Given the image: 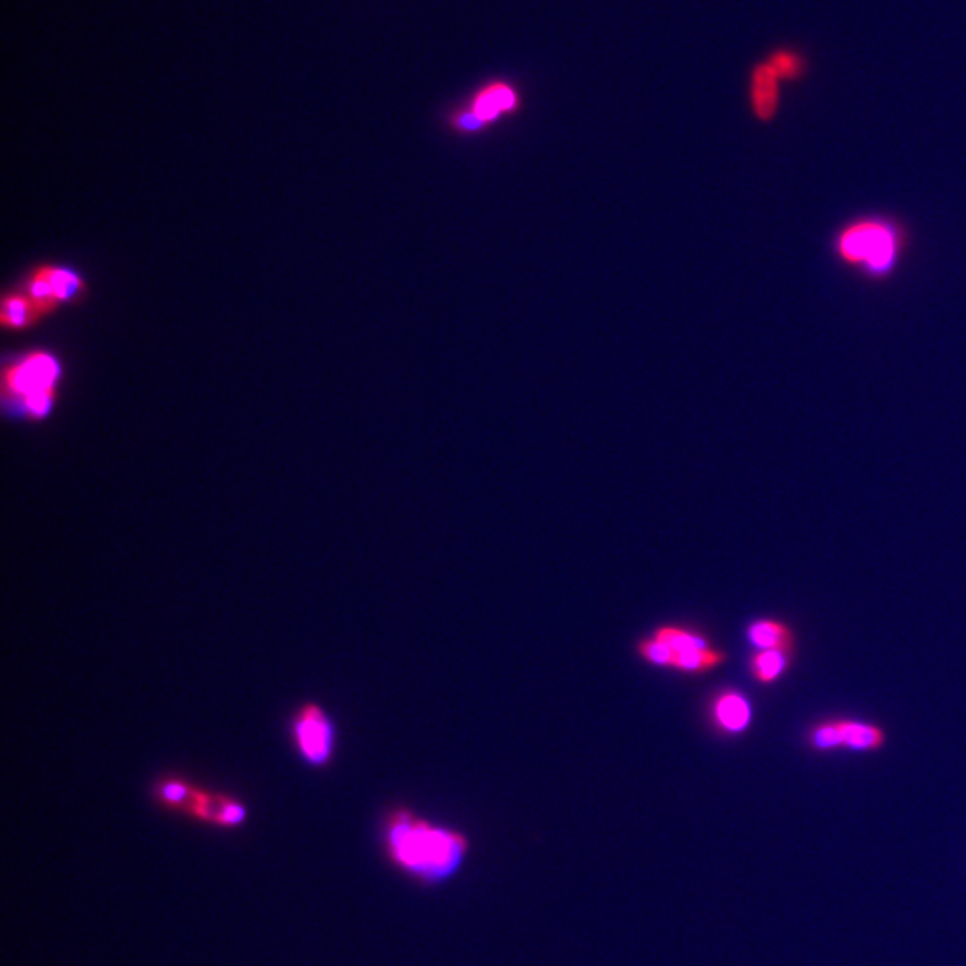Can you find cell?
<instances>
[{"label":"cell","mask_w":966,"mask_h":966,"mask_svg":"<svg viewBox=\"0 0 966 966\" xmlns=\"http://www.w3.org/2000/svg\"><path fill=\"white\" fill-rule=\"evenodd\" d=\"M387 848L394 863L423 881H442L461 867L469 842L462 832L433 826L400 809L389 818Z\"/></svg>","instance_id":"obj_1"},{"label":"cell","mask_w":966,"mask_h":966,"mask_svg":"<svg viewBox=\"0 0 966 966\" xmlns=\"http://www.w3.org/2000/svg\"><path fill=\"white\" fill-rule=\"evenodd\" d=\"M906 244L907 233L901 222L871 216L843 225L832 241V250L846 267L882 281L895 274Z\"/></svg>","instance_id":"obj_2"},{"label":"cell","mask_w":966,"mask_h":966,"mask_svg":"<svg viewBox=\"0 0 966 966\" xmlns=\"http://www.w3.org/2000/svg\"><path fill=\"white\" fill-rule=\"evenodd\" d=\"M292 737L301 757L311 767H325L335 750V725L319 704L299 707L292 720Z\"/></svg>","instance_id":"obj_3"},{"label":"cell","mask_w":966,"mask_h":966,"mask_svg":"<svg viewBox=\"0 0 966 966\" xmlns=\"http://www.w3.org/2000/svg\"><path fill=\"white\" fill-rule=\"evenodd\" d=\"M58 378H60V364L54 356L36 351L25 356L24 360L5 367L2 391L5 396L19 398L22 401L33 392L56 389Z\"/></svg>","instance_id":"obj_4"},{"label":"cell","mask_w":966,"mask_h":966,"mask_svg":"<svg viewBox=\"0 0 966 966\" xmlns=\"http://www.w3.org/2000/svg\"><path fill=\"white\" fill-rule=\"evenodd\" d=\"M709 718L721 736H743L754 723V706L739 689H721L712 696Z\"/></svg>","instance_id":"obj_5"},{"label":"cell","mask_w":966,"mask_h":966,"mask_svg":"<svg viewBox=\"0 0 966 966\" xmlns=\"http://www.w3.org/2000/svg\"><path fill=\"white\" fill-rule=\"evenodd\" d=\"M178 809L191 812L192 817L200 818V820L219 823V826H239L246 820V807L239 802L233 800L230 796L203 792L191 784L186 787L185 796Z\"/></svg>","instance_id":"obj_6"},{"label":"cell","mask_w":966,"mask_h":966,"mask_svg":"<svg viewBox=\"0 0 966 966\" xmlns=\"http://www.w3.org/2000/svg\"><path fill=\"white\" fill-rule=\"evenodd\" d=\"M517 105H519L517 91L506 83L494 81L476 91L469 105V115L456 117V122H462L473 130L475 124H489L498 121L501 115L517 110Z\"/></svg>","instance_id":"obj_7"},{"label":"cell","mask_w":966,"mask_h":966,"mask_svg":"<svg viewBox=\"0 0 966 966\" xmlns=\"http://www.w3.org/2000/svg\"><path fill=\"white\" fill-rule=\"evenodd\" d=\"M781 75L777 74L770 61H762L750 75V106L757 121L771 122L779 111L781 100Z\"/></svg>","instance_id":"obj_8"},{"label":"cell","mask_w":966,"mask_h":966,"mask_svg":"<svg viewBox=\"0 0 966 966\" xmlns=\"http://www.w3.org/2000/svg\"><path fill=\"white\" fill-rule=\"evenodd\" d=\"M745 637L756 650H795L796 636L786 621L777 617H759L746 625Z\"/></svg>","instance_id":"obj_9"},{"label":"cell","mask_w":966,"mask_h":966,"mask_svg":"<svg viewBox=\"0 0 966 966\" xmlns=\"http://www.w3.org/2000/svg\"><path fill=\"white\" fill-rule=\"evenodd\" d=\"M842 729L843 750L857 751V754H870L879 751L886 746L888 734L881 725L868 723V721L848 720L837 718Z\"/></svg>","instance_id":"obj_10"},{"label":"cell","mask_w":966,"mask_h":966,"mask_svg":"<svg viewBox=\"0 0 966 966\" xmlns=\"http://www.w3.org/2000/svg\"><path fill=\"white\" fill-rule=\"evenodd\" d=\"M793 657H795V650H790V648L754 651L750 661H748L751 678L761 686H773L786 676L787 671L792 668Z\"/></svg>","instance_id":"obj_11"},{"label":"cell","mask_w":966,"mask_h":966,"mask_svg":"<svg viewBox=\"0 0 966 966\" xmlns=\"http://www.w3.org/2000/svg\"><path fill=\"white\" fill-rule=\"evenodd\" d=\"M40 317L41 314L36 308L35 303L24 292L5 294L4 299H2L0 322H2L5 330H25V328L35 325Z\"/></svg>","instance_id":"obj_12"},{"label":"cell","mask_w":966,"mask_h":966,"mask_svg":"<svg viewBox=\"0 0 966 966\" xmlns=\"http://www.w3.org/2000/svg\"><path fill=\"white\" fill-rule=\"evenodd\" d=\"M726 662V653L717 646L709 648H696V650L676 653L673 670L684 675H704L709 671L723 667Z\"/></svg>","instance_id":"obj_13"},{"label":"cell","mask_w":966,"mask_h":966,"mask_svg":"<svg viewBox=\"0 0 966 966\" xmlns=\"http://www.w3.org/2000/svg\"><path fill=\"white\" fill-rule=\"evenodd\" d=\"M651 636L656 637L657 641H661L664 643V645L670 646L671 650L675 651V653L696 650V648H709V646H714L711 641H709V637H707L706 634H701V632L698 631H693V628H686V626H657Z\"/></svg>","instance_id":"obj_14"},{"label":"cell","mask_w":966,"mask_h":966,"mask_svg":"<svg viewBox=\"0 0 966 966\" xmlns=\"http://www.w3.org/2000/svg\"><path fill=\"white\" fill-rule=\"evenodd\" d=\"M807 746L818 754H829V751L843 750L842 729H840V720L818 721L809 729L806 736Z\"/></svg>","instance_id":"obj_15"},{"label":"cell","mask_w":966,"mask_h":966,"mask_svg":"<svg viewBox=\"0 0 966 966\" xmlns=\"http://www.w3.org/2000/svg\"><path fill=\"white\" fill-rule=\"evenodd\" d=\"M44 269H46L47 278H49L50 285L54 289V294L58 301H60V305L71 303V301L80 297L85 292V281L81 280L80 276L75 274L71 269L56 266H44Z\"/></svg>","instance_id":"obj_16"},{"label":"cell","mask_w":966,"mask_h":966,"mask_svg":"<svg viewBox=\"0 0 966 966\" xmlns=\"http://www.w3.org/2000/svg\"><path fill=\"white\" fill-rule=\"evenodd\" d=\"M25 294H27V296L30 297V301L35 303L41 317L47 316V314H50V311L56 310V308L60 306V301L56 297L54 289L50 285L49 278H47L46 269H44V267H40L38 271L30 274Z\"/></svg>","instance_id":"obj_17"},{"label":"cell","mask_w":966,"mask_h":966,"mask_svg":"<svg viewBox=\"0 0 966 966\" xmlns=\"http://www.w3.org/2000/svg\"><path fill=\"white\" fill-rule=\"evenodd\" d=\"M636 650L637 656L641 657L643 661L648 662L651 667L670 668V670H673L676 657L675 651L671 650L670 646L664 645V643L657 641L656 637H643V639L637 641Z\"/></svg>","instance_id":"obj_18"},{"label":"cell","mask_w":966,"mask_h":966,"mask_svg":"<svg viewBox=\"0 0 966 966\" xmlns=\"http://www.w3.org/2000/svg\"><path fill=\"white\" fill-rule=\"evenodd\" d=\"M56 398H58L56 389L33 392V394L22 400V408H24L25 416L33 419V421L46 419L50 411H52V406H54Z\"/></svg>","instance_id":"obj_19"},{"label":"cell","mask_w":966,"mask_h":966,"mask_svg":"<svg viewBox=\"0 0 966 966\" xmlns=\"http://www.w3.org/2000/svg\"><path fill=\"white\" fill-rule=\"evenodd\" d=\"M768 61L777 74L781 75V80H798L804 72V60L792 50H777Z\"/></svg>","instance_id":"obj_20"}]
</instances>
